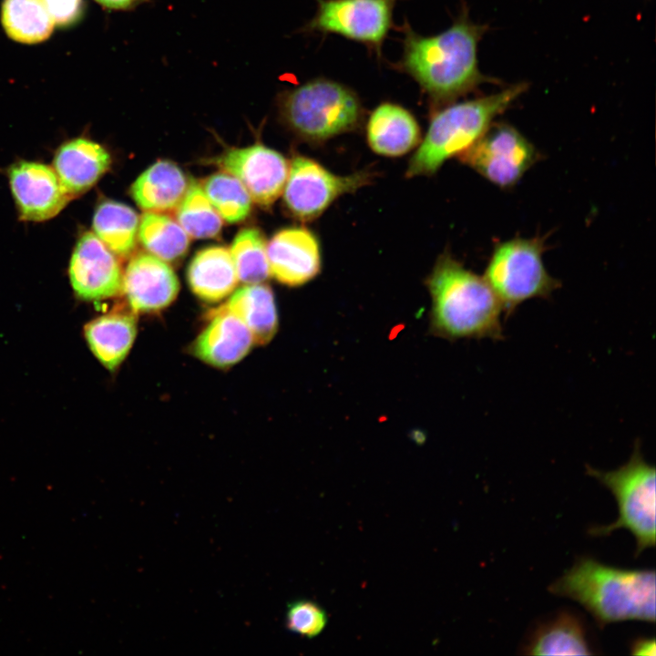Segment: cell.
<instances>
[{"mask_svg": "<svg viewBox=\"0 0 656 656\" xmlns=\"http://www.w3.org/2000/svg\"><path fill=\"white\" fill-rule=\"evenodd\" d=\"M366 138L374 152L385 157H399L419 144L421 130L409 110L395 103L383 102L368 118Z\"/></svg>", "mask_w": 656, "mask_h": 656, "instance_id": "cell-19", "label": "cell"}, {"mask_svg": "<svg viewBox=\"0 0 656 656\" xmlns=\"http://www.w3.org/2000/svg\"><path fill=\"white\" fill-rule=\"evenodd\" d=\"M224 306L250 330L255 344L268 343L278 329V313L272 289L261 283L238 289Z\"/></svg>", "mask_w": 656, "mask_h": 656, "instance_id": "cell-23", "label": "cell"}, {"mask_svg": "<svg viewBox=\"0 0 656 656\" xmlns=\"http://www.w3.org/2000/svg\"><path fill=\"white\" fill-rule=\"evenodd\" d=\"M253 344L245 323L222 304L209 313L208 323L192 343L191 352L210 365L227 368L246 356Z\"/></svg>", "mask_w": 656, "mask_h": 656, "instance_id": "cell-16", "label": "cell"}, {"mask_svg": "<svg viewBox=\"0 0 656 656\" xmlns=\"http://www.w3.org/2000/svg\"><path fill=\"white\" fill-rule=\"evenodd\" d=\"M458 157L489 182L509 189L540 159V152L515 127L494 122Z\"/></svg>", "mask_w": 656, "mask_h": 656, "instance_id": "cell-8", "label": "cell"}, {"mask_svg": "<svg viewBox=\"0 0 656 656\" xmlns=\"http://www.w3.org/2000/svg\"><path fill=\"white\" fill-rule=\"evenodd\" d=\"M9 183L22 219L42 221L55 217L70 197L54 169L47 165L20 161L8 172Z\"/></svg>", "mask_w": 656, "mask_h": 656, "instance_id": "cell-13", "label": "cell"}, {"mask_svg": "<svg viewBox=\"0 0 656 656\" xmlns=\"http://www.w3.org/2000/svg\"><path fill=\"white\" fill-rule=\"evenodd\" d=\"M188 187L185 174L176 164L159 160L136 179L131 194L143 210L165 213L177 209Z\"/></svg>", "mask_w": 656, "mask_h": 656, "instance_id": "cell-21", "label": "cell"}, {"mask_svg": "<svg viewBox=\"0 0 656 656\" xmlns=\"http://www.w3.org/2000/svg\"><path fill=\"white\" fill-rule=\"evenodd\" d=\"M103 7L112 10H128L131 9L138 5L145 2L146 0H95Z\"/></svg>", "mask_w": 656, "mask_h": 656, "instance_id": "cell-33", "label": "cell"}, {"mask_svg": "<svg viewBox=\"0 0 656 656\" xmlns=\"http://www.w3.org/2000/svg\"><path fill=\"white\" fill-rule=\"evenodd\" d=\"M632 655L654 656L656 654V642L654 638H638L630 644Z\"/></svg>", "mask_w": 656, "mask_h": 656, "instance_id": "cell-32", "label": "cell"}, {"mask_svg": "<svg viewBox=\"0 0 656 656\" xmlns=\"http://www.w3.org/2000/svg\"><path fill=\"white\" fill-rule=\"evenodd\" d=\"M528 87L525 82L516 83L491 95L437 108L422 143L408 163L406 176L433 175L447 159L460 156Z\"/></svg>", "mask_w": 656, "mask_h": 656, "instance_id": "cell-4", "label": "cell"}, {"mask_svg": "<svg viewBox=\"0 0 656 656\" xmlns=\"http://www.w3.org/2000/svg\"><path fill=\"white\" fill-rule=\"evenodd\" d=\"M270 275L288 286L302 285L321 270L317 238L308 229L292 227L278 231L267 243Z\"/></svg>", "mask_w": 656, "mask_h": 656, "instance_id": "cell-15", "label": "cell"}, {"mask_svg": "<svg viewBox=\"0 0 656 656\" xmlns=\"http://www.w3.org/2000/svg\"><path fill=\"white\" fill-rule=\"evenodd\" d=\"M1 22L7 36L22 44H38L46 40L55 26L41 0H4Z\"/></svg>", "mask_w": 656, "mask_h": 656, "instance_id": "cell-25", "label": "cell"}, {"mask_svg": "<svg viewBox=\"0 0 656 656\" xmlns=\"http://www.w3.org/2000/svg\"><path fill=\"white\" fill-rule=\"evenodd\" d=\"M202 190L220 218L230 223L244 220L251 212L252 200L249 192L236 177L226 171L206 179Z\"/></svg>", "mask_w": 656, "mask_h": 656, "instance_id": "cell-29", "label": "cell"}, {"mask_svg": "<svg viewBox=\"0 0 656 656\" xmlns=\"http://www.w3.org/2000/svg\"><path fill=\"white\" fill-rule=\"evenodd\" d=\"M326 623V613L312 601L296 600L287 607L285 626L292 633L314 638L323 630Z\"/></svg>", "mask_w": 656, "mask_h": 656, "instance_id": "cell-30", "label": "cell"}, {"mask_svg": "<svg viewBox=\"0 0 656 656\" xmlns=\"http://www.w3.org/2000/svg\"><path fill=\"white\" fill-rule=\"evenodd\" d=\"M487 28L472 22L466 8L447 29L433 36L419 35L405 22L399 28L402 56L393 68L413 78L432 106L454 102L484 83H498L478 67V44Z\"/></svg>", "mask_w": 656, "mask_h": 656, "instance_id": "cell-1", "label": "cell"}, {"mask_svg": "<svg viewBox=\"0 0 656 656\" xmlns=\"http://www.w3.org/2000/svg\"><path fill=\"white\" fill-rule=\"evenodd\" d=\"M68 276L75 294L101 301L122 291L123 272L116 255L92 232L84 233L72 253Z\"/></svg>", "mask_w": 656, "mask_h": 656, "instance_id": "cell-12", "label": "cell"}, {"mask_svg": "<svg viewBox=\"0 0 656 656\" xmlns=\"http://www.w3.org/2000/svg\"><path fill=\"white\" fill-rule=\"evenodd\" d=\"M138 236L152 255L164 261L180 259L190 243L189 235L179 222L164 213H144L139 220Z\"/></svg>", "mask_w": 656, "mask_h": 656, "instance_id": "cell-26", "label": "cell"}, {"mask_svg": "<svg viewBox=\"0 0 656 656\" xmlns=\"http://www.w3.org/2000/svg\"><path fill=\"white\" fill-rule=\"evenodd\" d=\"M179 290V280L171 267L152 254L133 256L123 272L121 292L136 314L166 308Z\"/></svg>", "mask_w": 656, "mask_h": 656, "instance_id": "cell-14", "label": "cell"}, {"mask_svg": "<svg viewBox=\"0 0 656 656\" xmlns=\"http://www.w3.org/2000/svg\"><path fill=\"white\" fill-rule=\"evenodd\" d=\"M278 108L286 126L312 142L353 131L364 118L358 95L349 87L324 77L283 91L279 95Z\"/></svg>", "mask_w": 656, "mask_h": 656, "instance_id": "cell-5", "label": "cell"}, {"mask_svg": "<svg viewBox=\"0 0 656 656\" xmlns=\"http://www.w3.org/2000/svg\"><path fill=\"white\" fill-rule=\"evenodd\" d=\"M176 218L186 233L194 239L213 238L222 227V219L208 200L202 187L191 183L176 209Z\"/></svg>", "mask_w": 656, "mask_h": 656, "instance_id": "cell-28", "label": "cell"}, {"mask_svg": "<svg viewBox=\"0 0 656 656\" xmlns=\"http://www.w3.org/2000/svg\"><path fill=\"white\" fill-rule=\"evenodd\" d=\"M397 0H316L317 8L302 31L336 34L359 42L381 56L393 25Z\"/></svg>", "mask_w": 656, "mask_h": 656, "instance_id": "cell-9", "label": "cell"}, {"mask_svg": "<svg viewBox=\"0 0 656 656\" xmlns=\"http://www.w3.org/2000/svg\"><path fill=\"white\" fill-rule=\"evenodd\" d=\"M137 330L136 313L131 310H117L88 322L84 327V336L100 364L114 371L129 353Z\"/></svg>", "mask_w": 656, "mask_h": 656, "instance_id": "cell-20", "label": "cell"}, {"mask_svg": "<svg viewBox=\"0 0 656 656\" xmlns=\"http://www.w3.org/2000/svg\"><path fill=\"white\" fill-rule=\"evenodd\" d=\"M520 650L526 655L597 654L585 620L569 610H561L538 621L527 635Z\"/></svg>", "mask_w": 656, "mask_h": 656, "instance_id": "cell-17", "label": "cell"}, {"mask_svg": "<svg viewBox=\"0 0 656 656\" xmlns=\"http://www.w3.org/2000/svg\"><path fill=\"white\" fill-rule=\"evenodd\" d=\"M548 591L580 604L600 628L624 620L655 622L654 569H620L580 556Z\"/></svg>", "mask_w": 656, "mask_h": 656, "instance_id": "cell-2", "label": "cell"}, {"mask_svg": "<svg viewBox=\"0 0 656 656\" xmlns=\"http://www.w3.org/2000/svg\"><path fill=\"white\" fill-rule=\"evenodd\" d=\"M110 156L104 147L79 138L64 143L56 151L53 169L70 198L89 190L108 170Z\"/></svg>", "mask_w": 656, "mask_h": 656, "instance_id": "cell-18", "label": "cell"}, {"mask_svg": "<svg viewBox=\"0 0 656 656\" xmlns=\"http://www.w3.org/2000/svg\"><path fill=\"white\" fill-rule=\"evenodd\" d=\"M139 219L130 207L114 200L100 203L93 218L94 234L118 257L135 249Z\"/></svg>", "mask_w": 656, "mask_h": 656, "instance_id": "cell-24", "label": "cell"}, {"mask_svg": "<svg viewBox=\"0 0 656 656\" xmlns=\"http://www.w3.org/2000/svg\"><path fill=\"white\" fill-rule=\"evenodd\" d=\"M372 178L373 173L367 170L335 175L314 159L296 156L289 166L283 189L284 204L298 220H313L337 198L367 185Z\"/></svg>", "mask_w": 656, "mask_h": 656, "instance_id": "cell-10", "label": "cell"}, {"mask_svg": "<svg viewBox=\"0 0 656 656\" xmlns=\"http://www.w3.org/2000/svg\"><path fill=\"white\" fill-rule=\"evenodd\" d=\"M188 281L191 291L206 302L229 296L239 282L230 250L212 246L198 251L189 266Z\"/></svg>", "mask_w": 656, "mask_h": 656, "instance_id": "cell-22", "label": "cell"}, {"mask_svg": "<svg viewBox=\"0 0 656 656\" xmlns=\"http://www.w3.org/2000/svg\"><path fill=\"white\" fill-rule=\"evenodd\" d=\"M587 474L610 490L618 504L619 517L606 526L591 527V536L603 537L626 528L636 539L635 557L655 546V467L648 464L637 441L629 461L611 471L587 466Z\"/></svg>", "mask_w": 656, "mask_h": 656, "instance_id": "cell-6", "label": "cell"}, {"mask_svg": "<svg viewBox=\"0 0 656 656\" xmlns=\"http://www.w3.org/2000/svg\"><path fill=\"white\" fill-rule=\"evenodd\" d=\"M544 240L514 238L497 243L488 260L484 278L498 298L507 317L523 302L547 299L560 282L547 271Z\"/></svg>", "mask_w": 656, "mask_h": 656, "instance_id": "cell-7", "label": "cell"}, {"mask_svg": "<svg viewBox=\"0 0 656 656\" xmlns=\"http://www.w3.org/2000/svg\"><path fill=\"white\" fill-rule=\"evenodd\" d=\"M216 161L224 171L236 177L251 200L261 207L271 206L283 191L289 163L272 149L261 144L231 149Z\"/></svg>", "mask_w": 656, "mask_h": 656, "instance_id": "cell-11", "label": "cell"}, {"mask_svg": "<svg viewBox=\"0 0 656 656\" xmlns=\"http://www.w3.org/2000/svg\"><path fill=\"white\" fill-rule=\"evenodd\" d=\"M55 25L68 27L77 23L84 14L83 0H41Z\"/></svg>", "mask_w": 656, "mask_h": 656, "instance_id": "cell-31", "label": "cell"}, {"mask_svg": "<svg viewBox=\"0 0 656 656\" xmlns=\"http://www.w3.org/2000/svg\"><path fill=\"white\" fill-rule=\"evenodd\" d=\"M426 286L432 300L433 334L448 340L503 339L502 305L484 277L444 253L430 272Z\"/></svg>", "mask_w": 656, "mask_h": 656, "instance_id": "cell-3", "label": "cell"}, {"mask_svg": "<svg viewBox=\"0 0 656 656\" xmlns=\"http://www.w3.org/2000/svg\"><path fill=\"white\" fill-rule=\"evenodd\" d=\"M230 252L239 282L255 284L269 277L267 243L259 230L246 228L240 231L231 243Z\"/></svg>", "mask_w": 656, "mask_h": 656, "instance_id": "cell-27", "label": "cell"}]
</instances>
